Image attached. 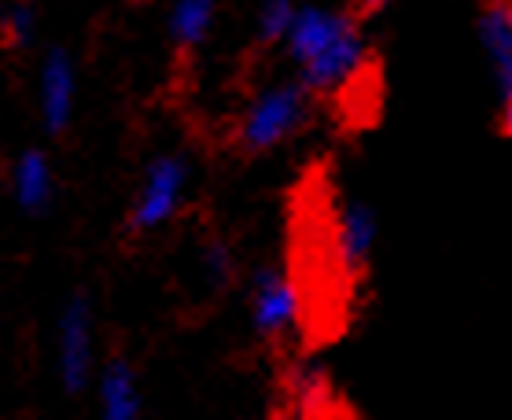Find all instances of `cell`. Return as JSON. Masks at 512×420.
Returning a JSON list of instances; mask_svg holds the SVG:
<instances>
[{
    "label": "cell",
    "instance_id": "obj_1",
    "mask_svg": "<svg viewBox=\"0 0 512 420\" xmlns=\"http://www.w3.org/2000/svg\"><path fill=\"white\" fill-rule=\"evenodd\" d=\"M291 59L303 70V85L314 93H332L358 74L365 45L350 15L325 8H299L288 30Z\"/></svg>",
    "mask_w": 512,
    "mask_h": 420
},
{
    "label": "cell",
    "instance_id": "obj_2",
    "mask_svg": "<svg viewBox=\"0 0 512 420\" xmlns=\"http://www.w3.org/2000/svg\"><path fill=\"white\" fill-rule=\"evenodd\" d=\"M306 85H273L255 96L240 122V144L247 152H269L280 140H288L306 122Z\"/></svg>",
    "mask_w": 512,
    "mask_h": 420
},
{
    "label": "cell",
    "instance_id": "obj_3",
    "mask_svg": "<svg viewBox=\"0 0 512 420\" xmlns=\"http://www.w3.org/2000/svg\"><path fill=\"white\" fill-rule=\"evenodd\" d=\"M185 181H188V166L174 155L166 159H155L148 177H144V188L137 196V210H133V222L137 229H155L174 218V210L181 207V196H185Z\"/></svg>",
    "mask_w": 512,
    "mask_h": 420
},
{
    "label": "cell",
    "instance_id": "obj_4",
    "mask_svg": "<svg viewBox=\"0 0 512 420\" xmlns=\"http://www.w3.org/2000/svg\"><path fill=\"white\" fill-rule=\"evenodd\" d=\"M251 317L262 336H284L295 317H299V292L288 277L280 273H258L255 280V299H251Z\"/></svg>",
    "mask_w": 512,
    "mask_h": 420
},
{
    "label": "cell",
    "instance_id": "obj_5",
    "mask_svg": "<svg viewBox=\"0 0 512 420\" xmlns=\"http://www.w3.org/2000/svg\"><path fill=\"white\" fill-rule=\"evenodd\" d=\"M89 365H93V321L82 303H74L59 325V369L70 391H82Z\"/></svg>",
    "mask_w": 512,
    "mask_h": 420
},
{
    "label": "cell",
    "instance_id": "obj_6",
    "mask_svg": "<svg viewBox=\"0 0 512 420\" xmlns=\"http://www.w3.org/2000/svg\"><path fill=\"white\" fill-rule=\"evenodd\" d=\"M479 41L490 59L498 89H512V4L509 0H490L479 12Z\"/></svg>",
    "mask_w": 512,
    "mask_h": 420
},
{
    "label": "cell",
    "instance_id": "obj_7",
    "mask_svg": "<svg viewBox=\"0 0 512 420\" xmlns=\"http://www.w3.org/2000/svg\"><path fill=\"white\" fill-rule=\"evenodd\" d=\"M376 247V214L369 203L350 199L336 218V255L347 269H361Z\"/></svg>",
    "mask_w": 512,
    "mask_h": 420
},
{
    "label": "cell",
    "instance_id": "obj_8",
    "mask_svg": "<svg viewBox=\"0 0 512 420\" xmlns=\"http://www.w3.org/2000/svg\"><path fill=\"white\" fill-rule=\"evenodd\" d=\"M74 107V67L63 52H52L41 70V111L48 129H63Z\"/></svg>",
    "mask_w": 512,
    "mask_h": 420
},
{
    "label": "cell",
    "instance_id": "obj_9",
    "mask_svg": "<svg viewBox=\"0 0 512 420\" xmlns=\"http://www.w3.org/2000/svg\"><path fill=\"white\" fill-rule=\"evenodd\" d=\"M100 402H104V413L111 420H129L140 413L137 384H133V373L122 362L107 365L104 380H100Z\"/></svg>",
    "mask_w": 512,
    "mask_h": 420
},
{
    "label": "cell",
    "instance_id": "obj_10",
    "mask_svg": "<svg viewBox=\"0 0 512 420\" xmlns=\"http://www.w3.org/2000/svg\"><path fill=\"white\" fill-rule=\"evenodd\" d=\"M48 192H52V170H48V159L45 155H23L19 166H15V196L19 203L30 210L45 207Z\"/></svg>",
    "mask_w": 512,
    "mask_h": 420
},
{
    "label": "cell",
    "instance_id": "obj_11",
    "mask_svg": "<svg viewBox=\"0 0 512 420\" xmlns=\"http://www.w3.org/2000/svg\"><path fill=\"white\" fill-rule=\"evenodd\" d=\"M214 8H218V0H177L174 19H170L177 45H199L214 23Z\"/></svg>",
    "mask_w": 512,
    "mask_h": 420
},
{
    "label": "cell",
    "instance_id": "obj_12",
    "mask_svg": "<svg viewBox=\"0 0 512 420\" xmlns=\"http://www.w3.org/2000/svg\"><path fill=\"white\" fill-rule=\"evenodd\" d=\"M295 12H299L295 0H266L262 12H258V34H262V41H284Z\"/></svg>",
    "mask_w": 512,
    "mask_h": 420
},
{
    "label": "cell",
    "instance_id": "obj_13",
    "mask_svg": "<svg viewBox=\"0 0 512 420\" xmlns=\"http://www.w3.org/2000/svg\"><path fill=\"white\" fill-rule=\"evenodd\" d=\"M8 30H12L15 45L30 41V30H34V15H30V8H15V12L8 15Z\"/></svg>",
    "mask_w": 512,
    "mask_h": 420
},
{
    "label": "cell",
    "instance_id": "obj_14",
    "mask_svg": "<svg viewBox=\"0 0 512 420\" xmlns=\"http://www.w3.org/2000/svg\"><path fill=\"white\" fill-rule=\"evenodd\" d=\"M505 104H501V129H505V137L512 140V89H505Z\"/></svg>",
    "mask_w": 512,
    "mask_h": 420
},
{
    "label": "cell",
    "instance_id": "obj_15",
    "mask_svg": "<svg viewBox=\"0 0 512 420\" xmlns=\"http://www.w3.org/2000/svg\"><path fill=\"white\" fill-rule=\"evenodd\" d=\"M509 4H512V0H509Z\"/></svg>",
    "mask_w": 512,
    "mask_h": 420
}]
</instances>
